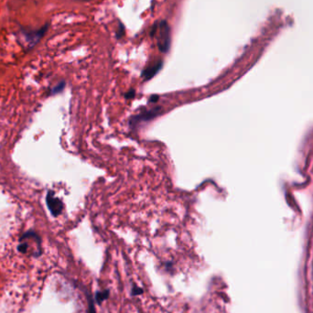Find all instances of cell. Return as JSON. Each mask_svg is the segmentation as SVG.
Returning a JSON list of instances; mask_svg holds the SVG:
<instances>
[{"label": "cell", "instance_id": "5", "mask_svg": "<svg viewBox=\"0 0 313 313\" xmlns=\"http://www.w3.org/2000/svg\"><path fill=\"white\" fill-rule=\"evenodd\" d=\"M89 311H90V313H95V308H94V303H93V300H91V299H89Z\"/></svg>", "mask_w": 313, "mask_h": 313}, {"label": "cell", "instance_id": "3", "mask_svg": "<svg viewBox=\"0 0 313 313\" xmlns=\"http://www.w3.org/2000/svg\"><path fill=\"white\" fill-rule=\"evenodd\" d=\"M46 204L48 205L49 210L51 211L53 216H58L63 211V203L62 201L54 195L52 191H49L46 197Z\"/></svg>", "mask_w": 313, "mask_h": 313}, {"label": "cell", "instance_id": "1", "mask_svg": "<svg viewBox=\"0 0 313 313\" xmlns=\"http://www.w3.org/2000/svg\"><path fill=\"white\" fill-rule=\"evenodd\" d=\"M19 251L30 256H40L42 255V245L39 235L34 232L24 233L20 239L18 247Z\"/></svg>", "mask_w": 313, "mask_h": 313}, {"label": "cell", "instance_id": "6", "mask_svg": "<svg viewBox=\"0 0 313 313\" xmlns=\"http://www.w3.org/2000/svg\"><path fill=\"white\" fill-rule=\"evenodd\" d=\"M133 95H134V92H133V91H131V92H130L129 94H127V95H126V97H131V96H133Z\"/></svg>", "mask_w": 313, "mask_h": 313}, {"label": "cell", "instance_id": "4", "mask_svg": "<svg viewBox=\"0 0 313 313\" xmlns=\"http://www.w3.org/2000/svg\"><path fill=\"white\" fill-rule=\"evenodd\" d=\"M161 67H162V63L161 62L155 63L154 65L149 66L143 72L142 76L145 78V80H149V79H151L153 77L155 74H157V73L161 69Z\"/></svg>", "mask_w": 313, "mask_h": 313}, {"label": "cell", "instance_id": "2", "mask_svg": "<svg viewBox=\"0 0 313 313\" xmlns=\"http://www.w3.org/2000/svg\"><path fill=\"white\" fill-rule=\"evenodd\" d=\"M156 33L157 43L162 52H167L170 47V28L166 21H160L153 29L152 34Z\"/></svg>", "mask_w": 313, "mask_h": 313}]
</instances>
